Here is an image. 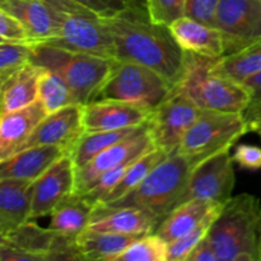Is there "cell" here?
<instances>
[{
    "instance_id": "obj_1",
    "label": "cell",
    "mask_w": 261,
    "mask_h": 261,
    "mask_svg": "<svg viewBox=\"0 0 261 261\" xmlns=\"http://www.w3.org/2000/svg\"><path fill=\"white\" fill-rule=\"evenodd\" d=\"M114 47V59L132 61L157 71L172 87L182 73L186 53L167 25L153 23L145 10L135 7L110 19H102Z\"/></svg>"
},
{
    "instance_id": "obj_2",
    "label": "cell",
    "mask_w": 261,
    "mask_h": 261,
    "mask_svg": "<svg viewBox=\"0 0 261 261\" xmlns=\"http://www.w3.org/2000/svg\"><path fill=\"white\" fill-rule=\"evenodd\" d=\"M261 203L251 194L231 196L208 232L218 261H260Z\"/></svg>"
},
{
    "instance_id": "obj_3",
    "label": "cell",
    "mask_w": 261,
    "mask_h": 261,
    "mask_svg": "<svg viewBox=\"0 0 261 261\" xmlns=\"http://www.w3.org/2000/svg\"><path fill=\"white\" fill-rule=\"evenodd\" d=\"M194 166L195 165L189 158L177 153H171L126 195L111 204L96 205L94 208L134 206L152 217L158 227L180 204L181 195Z\"/></svg>"
},
{
    "instance_id": "obj_4",
    "label": "cell",
    "mask_w": 261,
    "mask_h": 261,
    "mask_svg": "<svg viewBox=\"0 0 261 261\" xmlns=\"http://www.w3.org/2000/svg\"><path fill=\"white\" fill-rule=\"evenodd\" d=\"M217 60L186 53L182 73L173 89L200 110L242 114L249 103V91L244 83L216 73Z\"/></svg>"
},
{
    "instance_id": "obj_5",
    "label": "cell",
    "mask_w": 261,
    "mask_h": 261,
    "mask_svg": "<svg viewBox=\"0 0 261 261\" xmlns=\"http://www.w3.org/2000/svg\"><path fill=\"white\" fill-rule=\"evenodd\" d=\"M30 61L58 73L81 106L94 98L116 63L111 58L76 53L47 43H31Z\"/></svg>"
},
{
    "instance_id": "obj_6",
    "label": "cell",
    "mask_w": 261,
    "mask_h": 261,
    "mask_svg": "<svg viewBox=\"0 0 261 261\" xmlns=\"http://www.w3.org/2000/svg\"><path fill=\"white\" fill-rule=\"evenodd\" d=\"M58 17V37L47 45L114 59V47L101 18L73 0H42Z\"/></svg>"
},
{
    "instance_id": "obj_7",
    "label": "cell",
    "mask_w": 261,
    "mask_h": 261,
    "mask_svg": "<svg viewBox=\"0 0 261 261\" xmlns=\"http://www.w3.org/2000/svg\"><path fill=\"white\" fill-rule=\"evenodd\" d=\"M172 84L152 69L132 61H117L92 101L116 99L153 110L170 96Z\"/></svg>"
},
{
    "instance_id": "obj_8",
    "label": "cell",
    "mask_w": 261,
    "mask_h": 261,
    "mask_svg": "<svg viewBox=\"0 0 261 261\" xmlns=\"http://www.w3.org/2000/svg\"><path fill=\"white\" fill-rule=\"evenodd\" d=\"M246 133V125L241 114L201 110L175 153L198 165L222 150L231 149Z\"/></svg>"
},
{
    "instance_id": "obj_9",
    "label": "cell",
    "mask_w": 261,
    "mask_h": 261,
    "mask_svg": "<svg viewBox=\"0 0 261 261\" xmlns=\"http://www.w3.org/2000/svg\"><path fill=\"white\" fill-rule=\"evenodd\" d=\"M213 27L223 40L224 55H232L261 41L260 0H219Z\"/></svg>"
},
{
    "instance_id": "obj_10",
    "label": "cell",
    "mask_w": 261,
    "mask_h": 261,
    "mask_svg": "<svg viewBox=\"0 0 261 261\" xmlns=\"http://www.w3.org/2000/svg\"><path fill=\"white\" fill-rule=\"evenodd\" d=\"M229 150H222L194 166L181 195L180 204L198 199L223 205L231 198L236 176L234 162Z\"/></svg>"
},
{
    "instance_id": "obj_11",
    "label": "cell",
    "mask_w": 261,
    "mask_h": 261,
    "mask_svg": "<svg viewBox=\"0 0 261 261\" xmlns=\"http://www.w3.org/2000/svg\"><path fill=\"white\" fill-rule=\"evenodd\" d=\"M200 112L193 102L172 88L170 96L153 110L147 121L153 145L166 154L175 153Z\"/></svg>"
},
{
    "instance_id": "obj_12",
    "label": "cell",
    "mask_w": 261,
    "mask_h": 261,
    "mask_svg": "<svg viewBox=\"0 0 261 261\" xmlns=\"http://www.w3.org/2000/svg\"><path fill=\"white\" fill-rule=\"evenodd\" d=\"M148 121V120H147ZM155 148L147 130V122L142 125L134 134L129 135L125 139L120 140L116 144L111 145L107 149L92 158L89 162L82 167L75 168V190L74 193L83 194L88 186L98 176L107 171L116 168L119 166L129 163L137 160L140 155Z\"/></svg>"
},
{
    "instance_id": "obj_13",
    "label": "cell",
    "mask_w": 261,
    "mask_h": 261,
    "mask_svg": "<svg viewBox=\"0 0 261 261\" xmlns=\"http://www.w3.org/2000/svg\"><path fill=\"white\" fill-rule=\"evenodd\" d=\"M75 190V166L65 154L31 184L30 221L50 216Z\"/></svg>"
},
{
    "instance_id": "obj_14",
    "label": "cell",
    "mask_w": 261,
    "mask_h": 261,
    "mask_svg": "<svg viewBox=\"0 0 261 261\" xmlns=\"http://www.w3.org/2000/svg\"><path fill=\"white\" fill-rule=\"evenodd\" d=\"M152 111L137 105L116 99H96L82 110L84 132L122 130L147 122Z\"/></svg>"
},
{
    "instance_id": "obj_15",
    "label": "cell",
    "mask_w": 261,
    "mask_h": 261,
    "mask_svg": "<svg viewBox=\"0 0 261 261\" xmlns=\"http://www.w3.org/2000/svg\"><path fill=\"white\" fill-rule=\"evenodd\" d=\"M81 105H69L58 111L46 114L28 138L23 149L35 145H56L70 152L84 132Z\"/></svg>"
},
{
    "instance_id": "obj_16",
    "label": "cell",
    "mask_w": 261,
    "mask_h": 261,
    "mask_svg": "<svg viewBox=\"0 0 261 261\" xmlns=\"http://www.w3.org/2000/svg\"><path fill=\"white\" fill-rule=\"evenodd\" d=\"M0 7L20 23L28 43L47 42L58 37V17L42 0H4Z\"/></svg>"
},
{
    "instance_id": "obj_17",
    "label": "cell",
    "mask_w": 261,
    "mask_h": 261,
    "mask_svg": "<svg viewBox=\"0 0 261 261\" xmlns=\"http://www.w3.org/2000/svg\"><path fill=\"white\" fill-rule=\"evenodd\" d=\"M46 116L40 101L0 114V161L23 149L38 122Z\"/></svg>"
},
{
    "instance_id": "obj_18",
    "label": "cell",
    "mask_w": 261,
    "mask_h": 261,
    "mask_svg": "<svg viewBox=\"0 0 261 261\" xmlns=\"http://www.w3.org/2000/svg\"><path fill=\"white\" fill-rule=\"evenodd\" d=\"M168 30L185 53L209 59L223 58V40L219 31L213 25L184 15L171 23Z\"/></svg>"
},
{
    "instance_id": "obj_19",
    "label": "cell",
    "mask_w": 261,
    "mask_h": 261,
    "mask_svg": "<svg viewBox=\"0 0 261 261\" xmlns=\"http://www.w3.org/2000/svg\"><path fill=\"white\" fill-rule=\"evenodd\" d=\"M65 154H68V150L56 145H35L24 148L0 161V178H14L33 182Z\"/></svg>"
},
{
    "instance_id": "obj_20",
    "label": "cell",
    "mask_w": 261,
    "mask_h": 261,
    "mask_svg": "<svg viewBox=\"0 0 261 261\" xmlns=\"http://www.w3.org/2000/svg\"><path fill=\"white\" fill-rule=\"evenodd\" d=\"M155 228V222L145 212L134 206H115L93 208L87 229L127 236H144L153 233Z\"/></svg>"
},
{
    "instance_id": "obj_21",
    "label": "cell",
    "mask_w": 261,
    "mask_h": 261,
    "mask_svg": "<svg viewBox=\"0 0 261 261\" xmlns=\"http://www.w3.org/2000/svg\"><path fill=\"white\" fill-rule=\"evenodd\" d=\"M31 181L0 178V234L7 237L30 221Z\"/></svg>"
},
{
    "instance_id": "obj_22",
    "label": "cell",
    "mask_w": 261,
    "mask_h": 261,
    "mask_svg": "<svg viewBox=\"0 0 261 261\" xmlns=\"http://www.w3.org/2000/svg\"><path fill=\"white\" fill-rule=\"evenodd\" d=\"M93 208L94 205L86 196L73 193L51 212L48 229L60 236L76 240L88 228Z\"/></svg>"
},
{
    "instance_id": "obj_23",
    "label": "cell",
    "mask_w": 261,
    "mask_h": 261,
    "mask_svg": "<svg viewBox=\"0 0 261 261\" xmlns=\"http://www.w3.org/2000/svg\"><path fill=\"white\" fill-rule=\"evenodd\" d=\"M42 68L27 61L12 71L3 91L2 112L22 109L38 99V81Z\"/></svg>"
},
{
    "instance_id": "obj_24",
    "label": "cell",
    "mask_w": 261,
    "mask_h": 261,
    "mask_svg": "<svg viewBox=\"0 0 261 261\" xmlns=\"http://www.w3.org/2000/svg\"><path fill=\"white\" fill-rule=\"evenodd\" d=\"M140 236L97 232L86 229L75 240L81 260L116 261V257Z\"/></svg>"
},
{
    "instance_id": "obj_25",
    "label": "cell",
    "mask_w": 261,
    "mask_h": 261,
    "mask_svg": "<svg viewBox=\"0 0 261 261\" xmlns=\"http://www.w3.org/2000/svg\"><path fill=\"white\" fill-rule=\"evenodd\" d=\"M217 206H221V204L209 203L198 199L181 203L161 222L154 233L168 244L194 228L209 212Z\"/></svg>"
},
{
    "instance_id": "obj_26",
    "label": "cell",
    "mask_w": 261,
    "mask_h": 261,
    "mask_svg": "<svg viewBox=\"0 0 261 261\" xmlns=\"http://www.w3.org/2000/svg\"><path fill=\"white\" fill-rule=\"evenodd\" d=\"M140 127H142V125L137 127H130V129L122 130L83 132L68 154L70 155L75 168H79L86 165L87 162H89L92 158L96 157L102 150L107 149V148L116 144L120 140L134 134Z\"/></svg>"
},
{
    "instance_id": "obj_27",
    "label": "cell",
    "mask_w": 261,
    "mask_h": 261,
    "mask_svg": "<svg viewBox=\"0 0 261 261\" xmlns=\"http://www.w3.org/2000/svg\"><path fill=\"white\" fill-rule=\"evenodd\" d=\"M166 153L162 152L161 149L157 148H153L152 150L147 152L145 154L140 155L139 158H137L135 161H133L129 165V167L126 168V171L124 172V175L121 176L119 182L115 185V188L110 191L107 195H105L96 205H106V204H111L114 201L119 200L120 198H122L124 195H126L129 191H132L133 189L137 185H139L145 177H147L148 173L166 157ZM94 205V206H96Z\"/></svg>"
},
{
    "instance_id": "obj_28",
    "label": "cell",
    "mask_w": 261,
    "mask_h": 261,
    "mask_svg": "<svg viewBox=\"0 0 261 261\" xmlns=\"http://www.w3.org/2000/svg\"><path fill=\"white\" fill-rule=\"evenodd\" d=\"M213 70L221 75L244 83L261 71V41L245 50L223 56L214 63Z\"/></svg>"
},
{
    "instance_id": "obj_29",
    "label": "cell",
    "mask_w": 261,
    "mask_h": 261,
    "mask_svg": "<svg viewBox=\"0 0 261 261\" xmlns=\"http://www.w3.org/2000/svg\"><path fill=\"white\" fill-rule=\"evenodd\" d=\"M38 101L42 103L46 114L76 103L65 81L55 71L43 68L38 81Z\"/></svg>"
},
{
    "instance_id": "obj_30",
    "label": "cell",
    "mask_w": 261,
    "mask_h": 261,
    "mask_svg": "<svg viewBox=\"0 0 261 261\" xmlns=\"http://www.w3.org/2000/svg\"><path fill=\"white\" fill-rule=\"evenodd\" d=\"M221 206H217L209 212L194 228L186 232L185 234L167 244V261H188L189 255L194 249L208 236L212 223L218 216Z\"/></svg>"
},
{
    "instance_id": "obj_31",
    "label": "cell",
    "mask_w": 261,
    "mask_h": 261,
    "mask_svg": "<svg viewBox=\"0 0 261 261\" xmlns=\"http://www.w3.org/2000/svg\"><path fill=\"white\" fill-rule=\"evenodd\" d=\"M116 261H167V242L157 233H148L132 242Z\"/></svg>"
},
{
    "instance_id": "obj_32",
    "label": "cell",
    "mask_w": 261,
    "mask_h": 261,
    "mask_svg": "<svg viewBox=\"0 0 261 261\" xmlns=\"http://www.w3.org/2000/svg\"><path fill=\"white\" fill-rule=\"evenodd\" d=\"M145 12L153 23L168 27L185 15V0H145Z\"/></svg>"
},
{
    "instance_id": "obj_33",
    "label": "cell",
    "mask_w": 261,
    "mask_h": 261,
    "mask_svg": "<svg viewBox=\"0 0 261 261\" xmlns=\"http://www.w3.org/2000/svg\"><path fill=\"white\" fill-rule=\"evenodd\" d=\"M250 94L249 103L242 112L247 133L254 132L261 124V71L244 82Z\"/></svg>"
},
{
    "instance_id": "obj_34",
    "label": "cell",
    "mask_w": 261,
    "mask_h": 261,
    "mask_svg": "<svg viewBox=\"0 0 261 261\" xmlns=\"http://www.w3.org/2000/svg\"><path fill=\"white\" fill-rule=\"evenodd\" d=\"M31 43L27 42H0V71L17 69L30 61Z\"/></svg>"
},
{
    "instance_id": "obj_35",
    "label": "cell",
    "mask_w": 261,
    "mask_h": 261,
    "mask_svg": "<svg viewBox=\"0 0 261 261\" xmlns=\"http://www.w3.org/2000/svg\"><path fill=\"white\" fill-rule=\"evenodd\" d=\"M101 19H110L135 7L134 0H73Z\"/></svg>"
},
{
    "instance_id": "obj_36",
    "label": "cell",
    "mask_w": 261,
    "mask_h": 261,
    "mask_svg": "<svg viewBox=\"0 0 261 261\" xmlns=\"http://www.w3.org/2000/svg\"><path fill=\"white\" fill-rule=\"evenodd\" d=\"M219 0H185V15L213 25Z\"/></svg>"
},
{
    "instance_id": "obj_37",
    "label": "cell",
    "mask_w": 261,
    "mask_h": 261,
    "mask_svg": "<svg viewBox=\"0 0 261 261\" xmlns=\"http://www.w3.org/2000/svg\"><path fill=\"white\" fill-rule=\"evenodd\" d=\"M234 163L246 170H260L261 168V148L252 144H240L234 148L232 154Z\"/></svg>"
},
{
    "instance_id": "obj_38",
    "label": "cell",
    "mask_w": 261,
    "mask_h": 261,
    "mask_svg": "<svg viewBox=\"0 0 261 261\" xmlns=\"http://www.w3.org/2000/svg\"><path fill=\"white\" fill-rule=\"evenodd\" d=\"M0 37L10 42H27V35L20 23L2 7H0Z\"/></svg>"
},
{
    "instance_id": "obj_39",
    "label": "cell",
    "mask_w": 261,
    "mask_h": 261,
    "mask_svg": "<svg viewBox=\"0 0 261 261\" xmlns=\"http://www.w3.org/2000/svg\"><path fill=\"white\" fill-rule=\"evenodd\" d=\"M0 261H28V257L0 234Z\"/></svg>"
},
{
    "instance_id": "obj_40",
    "label": "cell",
    "mask_w": 261,
    "mask_h": 261,
    "mask_svg": "<svg viewBox=\"0 0 261 261\" xmlns=\"http://www.w3.org/2000/svg\"><path fill=\"white\" fill-rule=\"evenodd\" d=\"M188 261H218L208 239H204L189 255Z\"/></svg>"
},
{
    "instance_id": "obj_41",
    "label": "cell",
    "mask_w": 261,
    "mask_h": 261,
    "mask_svg": "<svg viewBox=\"0 0 261 261\" xmlns=\"http://www.w3.org/2000/svg\"><path fill=\"white\" fill-rule=\"evenodd\" d=\"M15 70V69H13ZM13 70H8V71H0V114H2V99H3V91H4V86L5 82H7L8 76L12 74Z\"/></svg>"
},
{
    "instance_id": "obj_42",
    "label": "cell",
    "mask_w": 261,
    "mask_h": 261,
    "mask_svg": "<svg viewBox=\"0 0 261 261\" xmlns=\"http://www.w3.org/2000/svg\"><path fill=\"white\" fill-rule=\"evenodd\" d=\"M254 132L257 133V134H259L260 138H261V124L256 127V129L254 130ZM260 261H261V212H260Z\"/></svg>"
},
{
    "instance_id": "obj_43",
    "label": "cell",
    "mask_w": 261,
    "mask_h": 261,
    "mask_svg": "<svg viewBox=\"0 0 261 261\" xmlns=\"http://www.w3.org/2000/svg\"><path fill=\"white\" fill-rule=\"evenodd\" d=\"M5 41H7V40H4L3 37H0V42H5ZM9 42H10V41H9Z\"/></svg>"
},
{
    "instance_id": "obj_44",
    "label": "cell",
    "mask_w": 261,
    "mask_h": 261,
    "mask_svg": "<svg viewBox=\"0 0 261 261\" xmlns=\"http://www.w3.org/2000/svg\"><path fill=\"white\" fill-rule=\"evenodd\" d=\"M3 3H4V0H0V5H2Z\"/></svg>"
},
{
    "instance_id": "obj_45",
    "label": "cell",
    "mask_w": 261,
    "mask_h": 261,
    "mask_svg": "<svg viewBox=\"0 0 261 261\" xmlns=\"http://www.w3.org/2000/svg\"><path fill=\"white\" fill-rule=\"evenodd\" d=\"M260 2H261V0H260Z\"/></svg>"
}]
</instances>
